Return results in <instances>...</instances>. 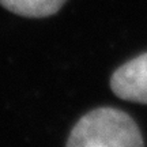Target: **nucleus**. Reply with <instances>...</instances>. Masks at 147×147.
Returning <instances> with one entry per match:
<instances>
[{"instance_id":"obj_1","label":"nucleus","mask_w":147,"mask_h":147,"mask_svg":"<svg viewBox=\"0 0 147 147\" xmlns=\"http://www.w3.org/2000/svg\"><path fill=\"white\" fill-rule=\"evenodd\" d=\"M142 134L123 110L97 108L75 124L67 140L69 147H140Z\"/></svg>"},{"instance_id":"obj_2","label":"nucleus","mask_w":147,"mask_h":147,"mask_svg":"<svg viewBox=\"0 0 147 147\" xmlns=\"http://www.w3.org/2000/svg\"><path fill=\"white\" fill-rule=\"evenodd\" d=\"M110 87L121 100L147 104V52L116 69Z\"/></svg>"},{"instance_id":"obj_3","label":"nucleus","mask_w":147,"mask_h":147,"mask_svg":"<svg viewBox=\"0 0 147 147\" xmlns=\"http://www.w3.org/2000/svg\"><path fill=\"white\" fill-rule=\"evenodd\" d=\"M65 0H0L5 10L29 18H45L56 14Z\"/></svg>"}]
</instances>
